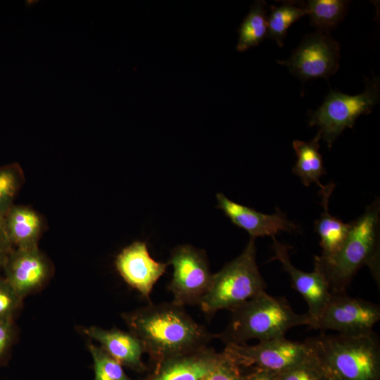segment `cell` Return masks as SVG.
<instances>
[{"mask_svg": "<svg viewBox=\"0 0 380 380\" xmlns=\"http://www.w3.org/2000/svg\"><path fill=\"white\" fill-rule=\"evenodd\" d=\"M340 46L327 32L317 31L304 37L291 56L277 63L286 65L294 75L305 81L327 79L338 69Z\"/></svg>", "mask_w": 380, "mask_h": 380, "instance_id": "obj_10", "label": "cell"}, {"mask_svg": "<svg viewBox=\"0 0 380 380\" xmlns=\"http://www.w3.org/2000/svg\"><path fill=\"white\" fill-rule=\"evenodd\" d=\"M3 220L14 248L38 246L44 222L37 211L25 205H13L3 217Z\"/></svg>", "mask_w": 380, "mask_h": 380, "instance_id": "obj_17", "label": "cell"}, {"mask_svg": "<svg viewBox=\"0 0 380 380\" xmlns=\"http://www.w3.org/2000/svg\"><path fill=\"white\" fill-rule=\"evenodd\" d=\"M225 329L216 336L224 343L243 344L251 339L264 341L285 337L293 327L310 325L308 315L298 314L282 297L265 291L231 310Z\"/></svg>", "mask_w": 380, "mask_h": 380, "instance_id": "obj_3", "label": "cell"}, {"mask_svg": "<svg viewBox=\"0 0 380 380\" xmlns=\"http://www.w3.org/2000/svg\"><path fill=\"white\" fill-rule=\"evenodd\" d=\"M115 265L124 281L150 301L154 285L169 264L155 260L146 243L137 241L121 251L115 258Z\"/></svg>", "mask_w": 380, "mask_h": 380, "instance_id": "obj_12", "label": "cell"}, {"mask_svg": "<svg viewBox=\"0 0 380 380\" xmlns=\"http://www.w3.org/2000/svg\"><path fill=\"white\" fill-rule=\"evenodd\" d=\"M321 139V134L318 132L309 142L300 140L293 141L292 146L296 153L297 160L292 171L300 178L305 186H308L312 183H315L322 189L324 186L320 184L319 179L326 173V170L322 155L319 153Z\"/></svg>", "mask_w": 380, "mask_h": 380, "instance_id": "obj_19", "label": "cell"}, {"mask_svg": "<svg viewBox=\"0 0 380 380\" xmlns=\"http://www.w3.org/2000/svg\"><path fill=\"white\" fill-rule=\"evenodd\" d=\"M224 356L208 346L165 358L139 380H201Z\"/></svg>", "mask_w": 380, "mask_h": 380, "instance_id": "obj_13", "label": "cell"}, {"mask_svg": "<svg viewBox=\"0 0 380 380\" xmlns=\"http://www.w3.org/2000/svg\"><path fill=\"white\" fill-rule=\"evenodd\" d=\"M122 318L142 343L153 366L171 356L206 347L216 336L197 323L184 306L172 301L151 303L123 314Z\"/></svg>", "mask_w": 380, "mask_h": 380, "instance_id": "obj_1", "label": "cell"}, {"mask_svg": "<svg viewBox=\"0 0 380 380\" xmlns=\"http://www.w3.org/2000/svg\"><path fill=\"white\" fill-rule=\"evenodd\" d=\"M333 380H380V344L366 335L322 334L305 341Z\"/></svg>", "mask_w": 380, "mask_h": 380, "instance_id": "obj_4", "label": "cell"}, {"mask_svg": "<svg viewBox=\"0 0 380 380\" xmlns=\"http://www.w3.org/2000/svg\"><path fill=\"white\" fill-rule=\"evenodd\" d=\"M4 278L23 298L41 289L52 272L48 258L39 249L14 248L2 270Z\"/></svg>", "mask_w": 380, "mask_h": 380, "instance_id": "obj_11", "label": "cell"}, {"mask_svg": "<svg viewBox=\"0 0 380 380\" xmlns=\"http://www.w3.org/2000/svg\"><path fill=\"white\" fill-rule=\"evenodd\" d=\"M224 356L220 364L201 380H240L243 372L224 352Z\"/></svg>", "mask_w": 380, "mask_h": 380, "instance_id": "obj_27", "label": "cell"}, {"mask_svg": "<svg viewBox=\"0 0 380 380\" xmlns=\"http://www.w3.org/2000/svg\"><path fill=\"white\" fill-rule=\"evenodd\" d=\"M307 15L304 4L286 2L279 6H271L267 15V37L274 39L282 47L287 31L293 23Z\"/></svg>", "mask_w": 380, "mask_h": 380, "instance_id": "obj_22", "label": "cell"}, {"mask_svg": "<svg viewBox=\"0 0 380 380\" xmlns=\"http://www.w3.org/2000/svg\"><path fill=\"white\" fill-rule=\"evenodd\" d=\"M13 249L14 247L6 233L3 217H0V272L3 270L8 255Z\"/></svg>", "mask_w": 380, "mask_h": 380, "instance_id": "obj_29", "label": "cell"}, {"mask_svg": "<svg viewBox=\"0 0 380 380\" xmlns=\"http://www.w3.org/2000/svg\"><path fill=\"white\" fill-rule=\"evenodd\" d=\"M334 187L335 184L330 183L320 190L324 211L315 223V231L320 238L321 255L324 257L334 255L341 248L350 227V223H345L329 214V200Z\"/></svg>", "mask_w": 380, "mask_h": 380, "instance_id": "obj_18", "label": "cell"}, {"mask_svg": "<svg viewBox=\"0 0 380 380\" xmlns=\"http://www.w3.org/2000/svg\"><path fill=\"white\" fill-rule=\"evenodd\" d=\"M22 300L4 277L0 275V322H12Z\"/></svg>", "mask_w": 380, "mask_h": 380, "instance_id": "obj_26", "label": "cell"}, {"mask_svg": "<svg viewBox=\"0 0 380 380\" xmlns=\"http://www.w3.org/2000/svg\"><path fill=\"white\" fill-rule=\"evenodd\" d=\"M88 348L94 362V380H132L123 367L101 346L89 343Z\"/></svg>", "mask_w": 380, "mask_h": 380, "instance_id": "obj_24", "label": "cell"}, {"mask_svg": "<svg viewBox=\"0 0 380 380\" xmlns=\"http://www.w3.org/2000/svg\"><path fill=\"white\" fill-rule=\"evenodd\" d=\"M238 33L236 50L240 52L259 45L267 37V15L265 1H255L251 5L250 11L243 18Z\"/></svg>", "mask_w": 380, "mask_h": 380, "instance_id": "obj_20", "label": "cell"}, {"mask_svg": "<svg viewBox=\"0 0 380 380\" xmlns=\"http://www.w3.org/2000/svg\"><path fill=\"white\" fill-rule=\"evenodd\" d=\"M87 336L98 341L101 347L122 367L138 373L147 370L142 361L144 351L141 341L132 332L118 329H104L90 327L82 330Z\"/></svg>", "mask_w": 380, "mask_h": 380, "instance_id": "obj_16", "label": "cell"}, {"mask_svg": "<svg viewBox=\"0 0 380 380\" xmlns=\"http://www.w3.org/2000/svg\"><path fill=\"white\" fill-rule=\"evenodd\" d=\"M380 319L379 305L348 296L346 292L331 293L330 298L310 327L333 330L348 336L373 332Z\"/></svg>", "mask_w": 380, "mask_h": 380, "instance_id": "obj_9", "label": "cell"}, {"mask_svg": "<svg viewBox=\"0 0 380 380\" xmlns=\"http://www.w3.org/2000/svg\"><path fill=\"white\" fill-rule=\"evenodd\" d=\"M379 200L350 222L346 240L334 255L315 256V269L325 278L331 293H345L358 270L367 265L379 284Z\"/></svg>", "mask_w": 380, "mask_h": 380, "instance_id": "obj_2", "label": "cell"}, {"mask_svg": "<svg viewBox=\"0 0 380 380\" xmlns=\"http://www.w3.org/2000/svg\"><path fill=\"white\" fill-rule=\"evenodd\" d=\"M241 368H257L280 374L310 357L312 351L305 343L285 337L259 341L255 345H225L223 350Z\"/></svg>", "mask_w": 380, "mask_h": 380, "instance_id": "obj_7", "label": "cell"}, {"mask_svg": "<svg viewBox=\"0 0 380 380\" xmlns=\"http://www.w3.org/2000/svg\"><path fill=\"white\" fill-rule=\"evenodd\" d=\"M349 4L343 0H310L304 6L317 31L328 32L343 19Z\"/></svg>", "mask_w": 380, "mask_h": 380, "instance_id": "obj_21", "label": "cell"}, {"mask_svg": "<svg viewBox=\"0 0 380 380\" xmlns=\"http://www.w3.org/2000/svg\"><path fill=\"white\" fill-rule=\"evenodd\" d=\"M255 239H250L243 251L213 274L210 287L199 305L212 315L220 310H232L265 291L267 284L259 272Z\"/></svg>", "mask_w": 380, "mask_h": 380, "instance_id": "obj_5", "label": "cell"}, {"mask_svg": "<svg viewBox=\"0 0 380 380\" xmlns=\"http://www.w3.org/2000/svg\"><path fill=\"white\" fill-rule=\"evenodd\" d=\"M216 197L217 208L223 210L234 224L246 230L251 239L275 236L281 231L292 232L298 230L299 227L278 208L275 213L267 215L235 203L223 194H217Z\"/></svg>", "mask_w": 380, "mask_h": 380, "instance_id": "obj_15", "label": "cell"}, {"mask_svg": "<svg viewBox=\"0 0 380 380\" xmlns=\"http://www.w3.org/2000/svg\"><path fill=\"white\" fill-rule=\"evenodd\" d=\"M277 380H333L322 362L313 353L291 369L277 374Z\"/></svg>", "mask_w": 380, "mask_h": 380, "instance_id": "obj_25", "label": "cell"}, {"mask_svg": "<svg viewBox=\"0 0 380 380\" xmlns=\"http://www.w3.org/2000/svg\"><path fill=\"white\" fill-rule=\"evenodd\" d=\"M277 374L257 368H251L240 380H277Z\"/></svg>", "mask_w": 380, "mask_h": 380, "instance_id": "obj_30", "label": "cell"}, {"mask_svg": "<svg viewBox=\"0 0 380 380\" xmlns=\"http://www.w3.org/2000/svg\"><path fill=\"white\" fill-rule=\"evenodd\" d=\"M380 97L379 77L367 79L363 92L355 96L331 91L322 106L310 117V126H317L318 132L330 148L336 139L347 127L352 128L357 118L369 114Z\"/></svg>", "mask_w": 380, "mask_h": 380, "instance_id": "obj_6", "label": "cell"}, {"mask_svg": "<svg viewBox=\"0 0 380 380\" xmlns=\"http://www.w3.org/2000/svg\"><path fill=\"white\" fill-rule=\"evenodd\" d=\"M15 334L13 321L0 322V365L13 343Z\"/></svg>", "mask_w": 380, "mask_h": 380, "instance_id": "obj_28", "label": "cell"}, {"mask_svg": "<svg viewBox=\"0 0 380 380\" xmlns=\"http://www.w3.org/2000/svg\"><path fill=\"white\" fill-rule=\"evenodd\" d=\"M272 248L274 255L271 260H277L284 270L289 274L292 287L304 298L308 306L307 314L310 319L311 327L319 313L328 303L331 293L324 276L316 269L306 272L296 267L291 262L289 250L291 247L279 242L272 236Z\"/></svg>", "mask_w": 380, "mask_h": 380, "instance_id": "obj_14", "label": "cell"}, {"mask_svg": "<svg viewBox=\"0 0 380 380\" xmlns=\"http://www.w3.org/2000/svg\"><path fill=\"white\" fill-rule=\"evenodd\" d=\"M169 265L173 267L168 290L176 304H199L208 291L213 274L205 251L191 245H181L171 252Z\"/></svg>", "mask_w": 380, "mask_h": 380, "instance_id": "obj_8", "label": "cell"}, {"mask_svg": "<svg viewBox=\"0 0 380 380\" xmlns=\"http://www.w3.org/2000/svg\"><path fill=\"white\" fill-rule=\"evenodd\" d=\"M24 181V173L19 164L0 165V217H3L14 205Z\"/></svg>", "mask_w": 380, "mask_h": 380, "instance_id": "obj_23", "label": "cell"}]
</instances>
